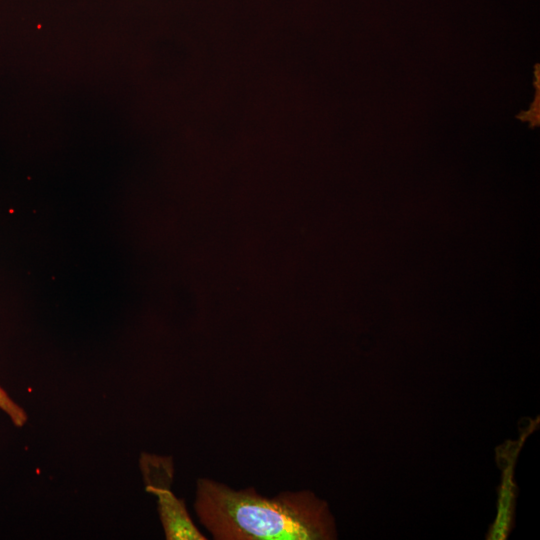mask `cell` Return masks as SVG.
I'll return each mask as SVG.
<instances>
[{"mask_svg": "<svg viewBox=\"0 0 540 540\" xmlns=\"http://www.w3.org/2000/svg\"><path fill=\"white\" fill-rule=\"evenodd\" d=\"M195 512L216 540H330L334 519L325 501L310 491L273 498L254 488L234 490L207 478L197 480Z\"/></svg>", "mask_w": 540, "mask_h": 540, "instance_id": "6da1fadb", "label": "cell"}, {"mask_svg": "<svg viewBox=\"0 0 540 540\" xmlns=\"http://www.w3.org/2000/svg\"><path fill=\"white\" fill-rule=\"evenodd\" d=\"M140 468L146 490L157 498L160 521L167 540H205L193 523L183 499L171 491L174 466L171 457L143 453Z\"/></svg>", "mask_w": 540, "mask_h": 540, "instance_id": "7a4b0ae2", "label": "cell"}, {"mask_svg": "<svg viewBox=\"0 0 540 540\" xmlns=\"http://www.w3.org/2000/svg\"><path fill=\"white\" fill-rule=\"evenodd\" d=\"M0 409L5 412L17 427L23 426L28 417L26 412L0 386Z\"/></svg>", "mask_w": 540, "mask_h": 540, "instance_id": "3957f363", "label": "cell"}]
</instances>
